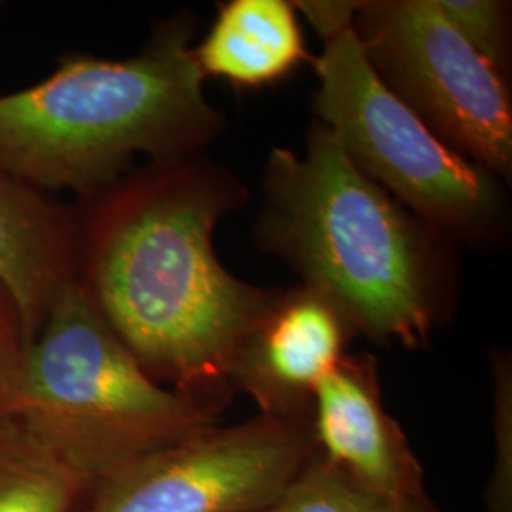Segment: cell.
Wrapping results in <instances>:
<instances>
[{"mask_svg":"<svg viewBox=\"0 0 512 512\" xmlns=\"http://www.w3.org/2000/svg\"><path fill=\"white\" fill-rule=\"evenodd\" d=\"M442 16L499 73L509 69L511 4L501 0H435Z\"/></svg>","mask_w":512,"mask_h":512,"instance_id":"5bb4252c","label":"cell"},{"mask_svg":"<svg viewBox=\"0 0 512 512\" xmlns=\"http://www.w3.org/2000/svg\"><path fill=\"white\" fill-rule=\"evenodd\" d=\"M188 12L154 27L139 54L59 57L54 73L0 95V171L46 194L80 202L133 171L203 152L224 116L203 90Z\"/></svg>","mask_w":512,"mask_h":512,"instance_id":"3957f363","label":"cell"},{"mask_svg":"<svg viewBox=\"0 0 512 512\" xmlns=\"http://www.w3.org/2000/svg\"><path fill=\"white\" fill-rule=\"evenodd\" d=\"M313 109L351 164L452 243L488 247L505 234V192L427 128L370 65L353 27L311 59Z\"/></svg>","mask_w":512,"mask_h":512,"instance_id":"5b68a950","label":"cell"},{"mask_svg":"<svg viewBox=\"0 0 512 512\" xmlns=\"http://www.w3.org/2000/svg\"><path fill=\"white\" fill-rule=\"evenodd\" d=\"M351 27L370 65L421 122L501 183L512 175V101L499 73L435 0L355 2Z\"/></svg>","mask_w":512,"mask_h":512,"instance_id":"8992f818","label":"cell"},{"mask_svg":"<svg viewBox=\"0 0 512 512\" xmlns=\"http://www.w3.org/2000/svg\"><path fill=\"white\" fill-rule=\"evenodd\" d=\"M92 482L14 418H0V512H78Z\"/></svg>","mask_w":512,"mask_h":512,"instance_id":"7c38bea8","label":"cell"},{"mask_svg":"<svg viewBox=\"0 0 512 512\" xmlns=\"http://www.w3.org/2000/svg\"><path fill=\"white\" fill-rule=\"evenodd\" d=\"M262 512H444L425 495L393 499L357 484L315 454L272 507Z\"/></svg>","mask_w":512,"mask_h":512,"instance_id":"4fadbf2b","label":"cell"},{"mask_svg":"<svg viewBox=\"0 0 512 512\" xmlns=\"http://www.w3.org/2000/svg\"><path fill=\"white\" fill-rule=\"evenodd\" d=\"M310 427L317 454L357 484L393 499L429 495L420 459L385 410L374 355L346 353L321 380Z\"/></svg>","mask_w":512,"mask_h":512,"instance_id":"9c48e42d","label":"cell"},{"mask_svg":"<svg viewBox=\"0 0 512 512\" xmlns=\"http://www.w3.org/2000/svg\"><path fill=\"white\" fill-rule=\"evenodd\" d=\"M494 465L484 492L486 512H512V366L507 351H494Z\"/></svg>","mask_w":512,"mask_h":512,"instance_id":"9a60e30c","label":"cell"},{"mask_svg":"<svg viewBox=\"0 0 512 512\" xmlns=\"http://www.w3.org/2000/svg\"><path fill=\"white\" fill-rule=\"evenodd\" d=\"M2 416L31 429L95 486L219 423L220 410L158 384L74 279L27 349Z\"/></svg>","mask_w":512,"mask_h":512,"instance_id":"277c9868","label":"cell"},{"mask_svg":"<svg viewBox=\"0 0 512 512\" xmlns=\"http://www.w3.org/2000/svg\"><path fill=\"white\" fill-rule=\"evenodd\" d=\"M76 209L0 171V283L33 344L55 296L76 279Z\"/></svg>","mask_w":512,"mask_h":512,"instance_id":"30bf717a","label":"cell"},{"mask_svg":"<svg viewBox=\"0 0 512 512\" xmlns=\"http://www.w3.org/2000/svg\"><path fill=\"white\" fill-rule=\"evenodd\" d=\"M29 346L31 342L25 334L18 304L12 293L0 283V418Z\"/></svg>","mask_w":512,"mask_h":512,"instance_id":"2e32d148","label":"cell"},{"mask_svg":"<svg viewBox=\"0 0 512 512\" xmlns=\"http://www.w3.org/2000/svg\"><path fill=\"white\" fill-rule=\"evenodd\" d=\"M293 4L296 12L310 21L321 40L351 25L355 14V2L351 0H294Z\"/></svg>","mask_w":512,"mask_h":512,"instance_id":"e0dca14e","label":"cell"},{"mask_svg":"<svg viewBox=\"0 0 512 512\" xmlns=\"http://www.w3.org/2000/svg\"><path fill=\"white\" fill-rule=\"evenodd\" d=\"M317 454L310 423H215L95 484L78 512H262Z\"/></svg>","mask_w":512,"mask_h":512,"instance_id":"52a82bcc","label":"cell"},{"mask_svg":"<svg viewBox=\"0 0 512 512\" xmlns=\"http://www.w3.org/2000/svg\"><path fill=\"white\" fill-rule=\"evenodd\" d=\"M203 152L148 162L76 209V279L158 384L220 410L239 346L275 289L230 274L213 238L247 202Z\"/></svg>","mask_w":512,"mask_h":512,"instance_id":"6da1fadb","label":"cell"},{"mask_svg":"<svg viewBox=\"0 0 512 512\" xmlns=\"http://www.w3.org/2000/svg\"><path fill=\"white\" fill-rule=\"evenodd\" d=\"M203 76L238 90H262L293 76L313 57L289 0H228L194 46Z\"/></svg>","mask_w":512,"mask_h":512,"instance_id":"8fae6325","label":"cell"},{"mask_svg":"<svg viewBox=\"0 0 512 512\" xmlns=\"http://www.w3.org/2000/svg\"><path fill=\"white\" fill-rule=\"evenodd\" d=\"M306 152L274 148L255 239L332 296L376 344L429 346L454 291L452 241L351 164L313 120Z\"/></svg>","mask_w":512,"mask_h":512,"instance_id":"7a4b0ae2","label":"cell"},{"mask_svg":"<svg viewBox=\"0 0 512 512\" xmlns=\"http://www.w3.org/2000/svg\"><path fill=\"white\" fill-rule=\"evenodd\" d=\"M359 334L353 317L325 291L306 283L275 289L239 346L232 393L249 395L258 414L310 423L317 385Z\"/></svg>","mask_w":512,"mask_h":512,"instance_id":"ba28073f","label":"cell"}]
</instances>
